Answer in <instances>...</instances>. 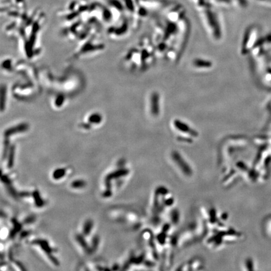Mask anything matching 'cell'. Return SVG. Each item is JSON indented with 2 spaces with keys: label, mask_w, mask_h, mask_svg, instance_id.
I'll return each mask as SVG.
<instances>
[{
  "label": "cell",
  "mask_w": 271,
  "mask_h": 271,
  "mask_svg": "<svg viewBox=\"0 0 271 271\" xmlns=\"http://www.w3.org/2000/svg\"><path fill=\"white\" fill-rule=\"evenodd\" d=\"M104 49L101 42H97V38L91 37L90 40H85L82 45L74 53V57H85L91 55L94 53L99 52Z\"/></svg>",
  "instance_id": "1"
},
{
  "label": "cell",
  "mask_w": 271,
  "mask_h": 271,
  "mask_svg": "<svg viewBox=\"0 0 271 271\" xmlns=\"http://www.w3.org/2000/svg\"><path fill=\"white\" fill-rule=\"evenodd\" d=\"M86 120L87 122H82L80 124V127L85 130H89L91 127V124H100L102 121V115L99 112H93L90 113L87 115Z\"/></svg>",
  "instance_id": "2"
},
{
  "label": "cell",
  "mask_w": 271,
  "mask_h": 271,
  "mask_svg": "<svg viewBox=\"0 0 271 271\" xmlns=\"http://www.w3.org/2000/svg\"><path fill=\"white\" fill-rule=\"evenodd\" d=\"M129 173V171L127 169H121L120 170H118L117 171L113 172V173H111L109 175H107V176L106 178V186H107V190L104 192V197H109L111 195V180L112 179H115V178H118L120 176H122L124 175H126Z\"/></svg>",
  "instance_id": "3"
},
{
  "label": "cell",
  "mask_w": 271,
  "mask_h": 271,
  "mask_svg": "<svg viewBox=\"0 0 271 271\" xmlns=\"http://www.w3.org/2000/svg\"><path fill=\"white\" fill-rule=\"evenodd\" d=\"M212 1L215 5L223 7H242L246 5L245 0H212Z\"/></svg>",
  "instance_id": "4"
},
{
  "label": "cell",
  "mask_w": 271,
  "mask_h": 271,
  "mask_svg": "<svg viewBox=\"0 0 271 271\" xmlns=\"http://www.w3.org/2000/svg\"><path fill=\"white\" fill-rule=\"evenodd\" d=\"M28 129V125L27 123H21L16 126L8 128L5 131V137H8L10 136L16 134V133L25 132Z\"/></svg>",
  "instance_id": "5"
},
{
  "label": "cell",
  "mask_w": 271,
  "mask_h": 271,
  "mask_svg": "<svg viewBox=\"0 0 271 271\" xmlns=\"http://www.w3.org/2000/svg\"><path fill=\"white\" fill-rule=\"evenodd\" d=\"M33 243L40 245L41 248L44 251V252H45L47 253V255L49 256V257H50V259L51 260V261H52L55 264H58V262L57 259H56V258H54L53 257H52V256H51V253L53 251H52V249H51V248L49 247V245L48 242H46V240H34Z\"/></svg>",
  "instance_id": "6"
},
{
  "label": "cell",
  "mask_w": 271,
  "mask_h": 271,
  "mask_svg": "<svg viewBox=\"0 0 271 271\" xmlns=\"http://www.w3.org/2000/svg\"><path fill=\"white\" fill-rule=\"evenodd\" d=\"M66 97L62 94H58L51 99V105L55 109H62L66 104Z\"/></svg>",
  "instance_id": "7"
},
{
  "label": "cell",
  "mask_w": 271,
  "mask_h": 271,
  "mask_svg": "<svg viewBox=\"0 0 271 271\" xmlns=\"http://www.w3.org/2000/svg\"><path fill=\"white\" fill-rule=\"evenodd\" d=\"M11 3L15 7L21 11H25L26 8V3L25 0H12Z\"/></svg>",
  "instance_id": "8"
},
{
  "label": "cell",
  "mask_w": 271,
  "mask_h": 271,
  "mask_svg": "<svg viewBox=\"0 0 271 271\" xmlns=\"http://www.w3.org/2000/svg\"><path fill=\"white\" fill-rule=\"evenodd\" d=\"M93 227V222L91 220H88L85 222V224L83 228V232L85 235H87L91 232Z\"/></svg>",
  "instance_id": "9"
},
{
  "label": "cell",
  "mask_w": 271,
  "mask_h": 271,
  "mask_svg": "<svg viewBox=\"0 0 271 271\" xmlns=\"http://www.w3.org/2000/svg\"><path fill=\"white\" fill-rule=\"evenodd\" d=\"M14 155H15V146H11L10 148V152H9V156H8V168H12L13 165V160H14Z\"/></svg>",
  "instance_id": "10"
},
{
  "label": "cell",
  "mask_w": 271,
  "mask_h": 271,
  "mask_svg": "<svg viewBox=\"0 0 271 271\" xmlns=\"http://www.w3.org/2000/svg\"><path fill=\"white\" fill-rule=\"evenodd\" d=\"M66 173V170L63 168H58L54 171L53 173V178L55 179H59L63 178Z\"/></svg>",
  "instance_id": "11"
},
{
  "label": "cell",
  "mask_w": 271,
  "mask_h": 271,
  "mask_svg": "<svg viewBox=\"0 0 271 271\" xmlns=\"http://www.w3.org/2000/svg\"><path fill=\"white\" fill-rule=\"evenodd\" d=\"M33 196L35 199V203L36 205L38 207H41L43 205H44V202L43 201V200L41 198V197L39 195V193H38L37 191H34L33 193Z\"/></svg>",
  "instance_id": "12"
},
{
  "label": "cell",
  "mask_w": 271,
  "mask_h": 271,
  "mask_svg": "<svg viewBox=\"0 0 271 271\" xmlns=\"http://www.w3.org/2000/svg\"><path fill=\"white\" fill-rule=\"evenodd\" d=\"M77 240L79 242V244L81 245L82 247L84 248V250L86 251V252H90V249L89 248L87 244L85 242V241L84 240V238L82 237V235H77Z\"/></svg>",
  "instance_id": "13"
},
{
  "label": "cell",
  "mask_w": 271,
  "mask_h": 271,
  "mask_svg": "<svg viewBox=\"0 0 271 271\" xmlns=\"http://www.w3.org/2000/svg\"><path fill=\"white\" fill-rule=\"evenodd\" d=\"M85 184V182L83 180H76L72 183L71 186L74 188H81L84 187Z\"/></svg>",
  "instance_id": "14"
},
{
  "label": "cell",
  "mask_w": 271,
  "mask_h": 271,
  "mask_svg": "<svg viewBox=\"0 0 271 271\" xmlns=\"http://www.w3.org/2000/svg\"><path fill=\"white\" fill-rule=\"evenodd\" d=\"M99 239L98 236L95 235V237H94L92 240V251H95L97 249V246L99 245Z\"/></svg>",
  "instance_id": "15"
},
{
  "label": "cell",
  "mask_w": 271,
  "mask_h": 271,
  "mask_svg": "<svg viewBox=\"0 0 271 271\" xmlns=\"http://www.w3.org/2000/svg\"><path fill=\"white\" fill-rule=\"evenodd\" d=\"M34 220H35V217H32V216H30V217H27V218L25 219V222L26 223H32Z\"/></svg>",
  "instance_id": "16"
},
{
  "label": "cell",
  "mask_w": 271,
  "mask_h": 271,
  "mask_svg": "<svg viewBox=\"0 0 271 271\" xmlns=\"http://www.w3.org/2000/svg\"><path fill=\"white\" fill-rule=\"evenodd\" d=\"M20 195L21 196H28L30 195V193L28 192H21Z\"/></svg>",
  "instance_id": "17"
}]
</instances>
